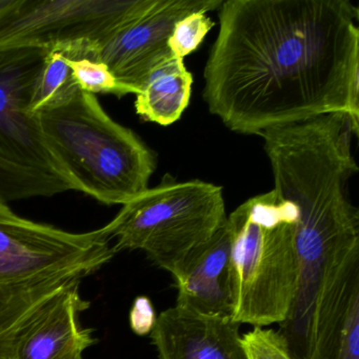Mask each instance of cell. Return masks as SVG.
Segmentation results:
<instances>
[{
    "instance_id": "6da1fadb",
    "label": "cell",
    "mask_w": 359,
    "mask_h": 359,
    "mask_svg": "<svg viewBox=\"0 0 359 359\" xmlns=\"http://www.w3.org/2000/svg\"><path fill=\"white\" fill-rule=\"evenodd\" d=\"M203 100L228 129L260 135L331 113L359 118L358 8L348 0H226Z\"/></svg>"
},
{
    "instance_id": "7a4b0ae2",
    "label": "cell",
    "mask_w": 359,
    "mask_h": 359,
    "mask_svg": "<svg viewBox=\"0 0 359 359\" xmlns=\"http://www.w3.org/2000/svg\"><path fill=\"white\" fill-rule=\"evenodd\" d=\"M37 116L72 190L107 205H126L148 190L156 155L131 129L113 121L93 94L79 90Z\"/></svg>"
},
{
    "instance_id": "3957f363",
    "label": "cell",
    "mask_w": 359,
    "mask_h": 359,
    "mask_svg": "<svg viewBox=\"0 0 359 359\" xmlns=\"http://www.w3.org/2000/svg\"><path fill=\"white\" fill-rule=\"evenodd\" d=\"M104 229L73 233L14 213L0 201V339L48 298L116 255Z\"/></svg>"
},
{
    "instance_id": "277c9868",
    "label": "cell",
    "mask_w": 359,
    "mask_h": 359,
    "mask_svg": "<svg viewBox=\"0 0 359 359\" xmlns=\"http://www.w3.org/2000/svg\"><path fill=\"white\" fill-rule=\"evenodd\" d=\"M231 236L232 318L254 327L280 325L295 300V205L274 191L252 197L226 218Z\"/></svg>"
},
{
    "instance_id": "5b68a950",
    "label": "cell",
    "mask_w": 359,
    "mask_h": 359,
    "mask_svg": "<svg viewBox=\"0 0 359 359\" xmlns=\"http://www.w3.org/2000/svg\"><path fill=\"white\" fill-rule=\"evenodd\" d=\"M226 218L222 187L201 180L176 182L165 176L159 186L123 205L102 229L115 241L116 253L144 251L175 280Z\"/></svg>"
},
{
    "instance_id": "8992f818",
    "label": "cell",
    "mask_w": 359,
    "mask_h": 359,
    "mask_svg": "<svg viewBox=\"0 0 359 359\" xmlns=\"http://www.w3.org/2000/svg\"><path fill=\"white\" fill-rule=\"evenodd\" d=\"M155 0H0V51L49 50L102 41L148 11Z\"/></svg>"
},
{
    "instance_id": "52a82bcc",
    "label": "cell",
    "mask_w": 359,
    "mask_h": 359,
    "mask_svg": "<svg viewBox=\"0 0 359 359\" xmlns=\"http://www.w3.org/2000/svg\"><path fill=\"white\" fill-rule=\"evenodd\" d=\"M47 52L39 48L0 51V157L68 184L46 144L39 116L29 110Z\"/></svg>"
},
{
    "instance_id": "ba28073f",
    "label": "cell",
    "mask_w": 359,
    "mask_h": 359,
    "mask_svg": "<svg viewBox=\"0 0 359 359\" xmlns=\"http://www.w3.org/2000/svg\"><path fill=\"white\" fill-rule=\"evenodd\" d=\"M222 0H155L140 18L97 41L100 60L115 79L140 93L153 71L174 57L169 39L176 24L197 12L218 10Z\"/></svg>"
},
{
    "instance_id": "9c48e42d",
    "label": "cell",
    "mask_w": 359,
    "mask_h": 359,
    "mask_svg": "<svg viewBox=\"0 0 359 359\" xmlns=\"http://www.w3.org/2000/svg\"><path fill=\"white\" fill-rule=\"evenodd\" d=\"M81 283L48 298L0 339V359H83L98 338L95 330L81 325L91 302L81 296Z\"/></svg>"
},
{
    "instance_id": "30bf717a",
    "label": "cell",
    "mask_w": 359,
    "mask_h": 359,
    "mask_svg": "<svg viewBox=\"0 0 359 359\" xmlns=\"http://www.w3.org/2000/svg\"><path fill=\"white\" fill-rule=\"evenodd\" d=\"M306 359H359V249L340 262L319 292Z\"/></svg>"
},
{
    "instance_id": "8fae6325",
    "label": "cell",
    "mask_w": 359,
    "mask_h": 359,
    "mask_svg": "<svg viewBox=\"0 0 359 359\" xmlns=\"http://www.w3.org/2000/svg\"><path fill=\"white\" fill-rule=\"evenodd\" d=\"M241 323L174 306L163 311L150 333L159 359H247Z\"/></svg>"
},
{
    "instance_id": "7c38bea8",
    "label": "cell",
    "mask_w": 359,
    "mask_h": 359,
    "mask_svg": "<svg viewBox=\"0 0 359 359\" xmlns=\"http://www.w3.org/2000/svg\"><path fill=\"white\" fill-rule=\"evenodd\" d=\"M175 283V306L211 316L232 315L231 236L226 222L197 250Z\"/></svg>"
},
{
    "instance_id": "4fadbf2b",
    "label": "cell",
    "mask_w": 359,
    "mask_h": 359,
    "mask_svg": "<svg viewBox=\"0 0 359 359\" xmlns=\"http://www.w3.org/2000/svg\"><path fill=\"white\" fill-rule=\"evenodd\" d=\"M192 85L193 76L184 60L173 57L151 73L136 95V113L144 121L172 125L189 106Z\"/></svg>"
},
{
    "instance_id": "5bb4252c",
    "label": "cell",
    "mask_w": 359,
    "mask_h": 359,
    "mask_svg": "<svg viewBox=\"0 0 359 359\" xmlns=\"http://www.w3.org/2000/svg\"><path fill=\"white\" fill-rule=\"evenodd\" d=\"M67 64L73 72L75 81L83 92L93 94H112L118 98L135 92L121 85L100 60L97 41L90 39L60 43Z\"/></svg>"
},
{
    "instance_id": "9a60e30c",
    "label": "cell",
    "mask_w": 359,
    "mask_h": 359,
    "mask_svg": "<svg viewBox=\"0 0 359 359\" xmlns=\"http://www.w3.org/2000/svg\"><path fill=\"white\" fill-rule=\"evenodd\" d=\"M81 90L67 64L60 46L48 50L41 72L35 81L30 113L39 115L46 109L52 108L70 100Z\"/></svg>"
},
{
    "instance_id": "2e32d148",
    "label": "cell",
    "mask_w": 359,
    "mask_h": 359,
    "mask_svg": "<svg viewBox=\"0 0 359 359\" xmlns=\"http://www.w3.org/2000/svg\"><path fill=\"white\" fill-rule=\"evenodd\" d=\"M70 184L49 174L14 165L0 157V201L5 203L51 197L71 191Z\"/></svg>"
},
{
    "instance_id": "e0dca14e",
    "label": "cell",
    "mask_w": 359,
    "mask_h": 359,
    "mask_svg": "<svg viewBox=\"0 0 359 359\" xmlns=\"http://www.w3.org/2000/svg\"><path fill=\"white\" fill-rule=\"evenodd\" d=\"M214 26L213 20L203 12L190 14L180 20L169 39V48L174 57L184 60L196 51Z\"/></svg>"
},
{
    "instance_id": "ac0fdd59",
    "label": "cell",
    "mask_w": 359,
    "mask_h": 359,
    "mask_svg": "<svg viewBox=\"0 0 359 359\" xmlns=\"http://www.w3.org/2000/svg\"><path fill=\"white\" fill-rule=\"evenodd\" d=\"M247 359H295L287 339L273 329L255 327L241 336Z\"/></svg>"
},
{
    "instance_id": "d6986e66",
    "label": "cell",
    "mask_w": 359,
    "mask_h": 359,
    "mask_svg": "<svg viewBox=\"0 0 359 359\" xmlns=\"http://www.w3.org/2000/svg\"><path fill=\"white\" fill-rule=\"evenodd\" d=\"M129 319L132 331L136 335L146 336L150 334L157 319L151 300L146 296H138L130 311Z\"/></svg>"
}]
</instances>
